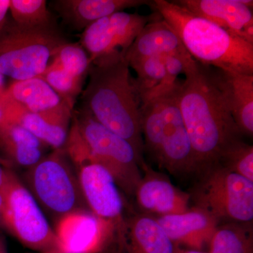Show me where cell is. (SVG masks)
Returning a JSON list of instances; mask_svg holds the SVG:
<instances>
[{"label": "cell", "mask_w": 253, "mask_h": 253, "mask_svg": "<svg viewBox=\"0 0 253 253\" xmlns=\"http://www.w3.org/2000/svg\"><path fill=\"white\" fill-rule=\"evenodd\" d=\"M177 86L178 103L194 153L196 172L219 163L241 133L231 115L220 71L193 59Z\"/></svg>", "instance_id": "6da1fadb"}, {"label": "cell", "mask_w": 253, "mask_h": 253, "mask_svg": "<svg viewBox=\"0 0 253 253\" xmlns=\"http://www.w3.org/2000/svg\"><path fill=\"white\" fill-rule=\"evenodd\" d=\"M124 56L117 53L91 63L83 107L100 124L130 143L143 158L140 101Z\"/></svg>", "instance_id": "7a4b0ae2"}, {"label": "cell", "mask_w": 253, "mask_h": 253, "mask_svg": "<svg viewBox=\"0 0 253 253\" xmlns=\"http://www.w3.org/2000/svg\"><path fill=\"white\" fill-rule=\"evenodd\" d=\"M149 4L175 31L195 61L224 72L253 74V44L173 1L154 0Z\"/></svg>", "instance_id": "3957f363"}, {"label": "cell", "mask_w": 253, "mask_h": 253, "mask_svg": "<svg viewBox=\"0 0 253 253\" xmlns=\"http://www.w3.org/2000/svg\"><path fill=\"white\" fill-rule=\"evenodd\" d=\"M178 84L171 90L141 104L140 123L144 150L160 167L174 175H186L196 172V169L178 103Z\"/></svg>", "instance_id": "277c9868"}, {"label": "cell", "mask_w": 253, "mask_h": 253, "mask_svg": "<svg viewBox=\"0 0 253 253\" xmlns=\"http://www.w3.org/2000/svg\"><path fill=\"white\" fill-rule=\"evenodd\" d=\"M21 180L43 212L54 222L76 211H89L76 168L64 147L53 150L28 168Z\"/></svg>", "instance_id": "5b68a950"}, {"label": "cell", "mask_w": 253, "mask_h": 253, "mask_svg": "<svg viewBox=\"0 0 253 253\" xmlns=\"http://www.w3.org/2000/svg\"><path fill=\"white\" fill-rule=\"evenodd\" d=\"M67 41L56 26H27L8 18L0 32V72L14 81L40 77Z\"/></svg>", "instance_id": "8992f818"}, {"label": "cell", "mask_w": 253, "mask_h": 253, "mask_svg": "<svg viewBox=\"0 0 253 253\" xmlns=\"http://www.w3.org/2000/svg\"><path fill=\"white\" fill-rule=\"evenodd\" d=\"M64 148L76 168L88 209L113 226L118 244L124 234L126 220L121 189L109 170L91 157L73 123Z\"/></svg>", "instance_id": "52a82bcc"}, {"label": "cell", "mask_w": 253, "mask_h": 253, "mask_svg": "<svg viewBox=\"0 0 253 253\" xmlns=\"http://www.w3.org/2000/svg\"><path fill=\"white\" fill-rule=\"evenodd\" d=\"M4 202V231L28 249L63 253L46 216L17 174L8 168L0 187Z\"/></svg>", "instance_id": "ba28073f"}, {"label": "cell", "mask_w": 253, "mask_h": 253, "mask_svg": "<svg viewBox=\"0 0 253 253\" xmlns=\"http://www.w3.org/2000/svg\"><path fill=\"white\" fill-rule=\"evenodd\" d=\"M72 122L93 159L109 170L120 189L134 196L144 161L130 143L100 124L84 108L73 113Z\"/></svg>", "instance_id": "9c48e42d"}, {"label": "cell", "mask_w": 253, "mask_h": 253, "mask_svg": "<svg viewBox=\"0 0 253 253\" xmlns=\"http://www.w3.org/2000/svg\"><path fill=\"white\" fill-rule=\"evenodd\" d=\"M191 193L195 207L221 221L253 223V182L219 165L201 173Z\"/></svg>", "instance_id": "30bf717a"}, {"label": "cell", "mask_w": 253, "mask_h": 253, "mask_svg": "<svg viewBox=\"0 0 253 253\" xmlns=\"http://www.w3.org/2000/svg\"><path fill=\"white\" fill-rule=\"evenodd\" d=\"M160 18L157 12L151 15L115 13L85 28L80 44L89 55L91 63L117 53L125 55L143 28Z\"/></svg>", "instance_id": "8fae6325"}, {"label": "cell", "mask_w": 253, "mask_h": 253, "mask_svg": "<svg viewBox=\"0 0 253 253\" xmlns=\"http://www.w3.org/2000/svg\"><path fill=\"white\" fill-rule=\"evenodd\" d=\"M63 253H113L117 233L88 210L68 214L54 223Z\"/></svg>", "instance_id": "7c38bea8"}, {"label": "cell", "mask_w": 253, "mask_h": 253, "mask_svg": "<svg viewBox=\"0 0 253 253\" xmlns=\"http://www.w3.org/2000/svg\"><path fill=\"white\" fill-rule=\"evenodd\" d=\"M141 181L134 197L139 208L154 217L180 214L190 209L191 195L173 185L164 174L155 172L144 162Z\"/></svg>", "instance_id": "4fadbf2b"}, {"label": "cell", "mask_w": 253, "mask_h": 253, "mask_svg": "<svg viewBox=\"0 0 253 253\" xmlns=\"http://www.w3.org/2000/svg\"><path fill=\"white\" fill-rule=\"evenodd\" d=\"M193 14L253 44L252 0L173 1Z\"/></svg>", "instance_id": "5bb4252c"}, {"label": "cell", "mask_w": 253, "mask_h": 253, "mask_svg": "<svg viewBox=\"0 0 253 253\" xmlns=\"http://www.w3.org/2000/svg\"><path fill=\"white\" fill-rule=\"evenodd\" d=\"M74 104L73 101L63 100L54 109L41 113L21 112L5 107L6 123H16L22 126L46 146L54 150L61 149L67 141Z\"/></svg>", "instance_id": "9a60e30c"}, {"label": "cell", "mask_w": 253, "mask_h": 253, "mask_svg": "<svg viewBox=\"0 0 253 253\" xmlns=\"http://www.w3.org/2000/svg\"><path fill=\"white\" fill-rule=\"evenodd\" d=\"M155 218L176 246H184L199 251L205 245H209L219 224L210 213L196 207L180 214Z\"/></svg>", "instance_id": "2e32d148"}, {"label": "cell", "mask_w": 253, "mask_h": 253, "mask_svg": "<svg viewBox=\"0 0 253 253\" xmlns=\"http://www.w3.org/2000/svg\"><path fill=\"white\" fill-rule=\"evenodd\" d=\"M176 248L156 218L143 213L126 219L124 234L113 253H174Z\"/></svg>", "instance_id": "e0dca14e"}, {"label": "cell", "mask_w": 253, "mask_h": 253, "mask_svg": "<svg viewBox=\"0 0 253 253\" xmlns=\"http://www.w3.org/2000/svg\"><path fill=\"white\" fill-rule=\"evenodd\" d=\"M166 56H191L175 31L161 17L143 28L124 56L129 63L144 58Z\"/></svg>", "instance_id": "ac0fdd59"}, {"label": "cell", "mask_w": 253, "mask_h": 253, "mask_svg": "<svg viewBox=\"0 0 253 253\" xmlns=\"http://www.w3.org/2000/svg\"><path fill=\"white\" fill-rule=\"evenodd\" d=\"M146 0H56L54 9L68 26L84 31L91 24L115 13L149 4Z\"/></svg>", "instance_id": "d6986e66"}, {"label": "cell", "mask_w": 253, "mask_h": 253, "mask_svg": "<svg viewBox=\"0 0 253 253\" xmlns=\"http://www.w3.org/2000/svg\"><path fill=\"white\" fill-rule=\"evenodd\" d=\"M63 100L44 80L37 77L13 82L6 86L1 101L8 109L41 113L54 109Z\"/></svg>", "instance_id": "ffe728a7"}, {"label": "cell", "mask_w": 253, "mask_h": 253, "mask_svg": "<svg viewBox=\"0 0 253 253\" xmlns=\"http://www.w3.org/2000/svg\"><path fill=\"white\" fill-rule=\"evenodd\" d=\"M220 71V70H219ZM223 88L240 132L253 134V74L220 71Z\"/></svg>", "instance_id": "44dd1931"}, {"label": "cell", "mask_w": 253, "mask_h": 253, "mask_svg": "<svg viewBox=\"0 0 253 253\" xmlns=\"http://www.w3.org/2000/svg\"><path fill=\"white\" fill-rule=\"evenodd\" d=\"M46 146L19 125L6 122L0 126V149L18 166L28 169L36 165L44 157Z\"/></svg>", "instance_id": "7402d4cb"}, {"label": "cell", "mask_w": 253, "mask_h": 253, "mask_svg": "<svg viewBox=\"0 0 253 253\" xmlns=\"http://www.w3.org/2000/svg\"><path fill=\"white\" fill-rule=\"evenodd\" d=\"M252 223L219 224L210 241L208 253H253Z\"/></svg>", "instance_id": "603a6c76"}, {"label": "cell", "mask_w": 253, "mask_h": 253, "mask_svg": "<svg viewBox=\"0 0 253 253\" xmlns=\"http://www.w3.org/2000/svg\"><path fill=\"white\" fill-rule=\"evenodd\" d=\"M136 73L133 84L140 104L147 101L166 76L164 57L153 56L128 63ZM141 105V104H140Z\"/></svg>", "instance_id": "cb8c5ba5"}, {"label": "cell", "mask_w": 253, "mask_h": 253, "mask_svg": "<svg viewBox=\"0 0 253 253\" xmlns=\"http://www.w3.org/2000/svg\"><path fill=\"white\" fill-rule=\"evenodd\" d=\"M9 13L14 22L23 26L55 25L45 0H9Z\"/></svg>", "instance_id": "d4e9b609"}, {"label": "cell", "mask_w": 253, "mask_h": 253, "mask_svg": "<svg viewBox=\"0 0 253 253\" xmlns=\"http://www.w3.org/2000/svg\"><path fill=\"white\" fill-rule=\"evenodd\" d=\"M53 62L75 77L84 81L88 76L91 61L80 43L66 42L60 46L52 58Z\"/></svg>", "instance_id": "484cf974"}, {"label": "cell", "mask_w": 253, "mask_h": 253, "mask_svg": "<svg viewBox=\"0 0 253 253\" xmlns=\"http://www.w3.org/2000/svg\"><path fill=\"white\" fill-rule=\"evenodd\" d=\"M61 99L75 102L81 92L84 81L75 77L51 61L44 72L40 76Z\"/></svg>", "instance_id": "4316f807"}, {"label": "cell", "mask_w": 253, "mask_h": 253, "mask_svg": "<svg viewBox=\"0 0 253 253\" xmlns=\"http://www.w3.org/2000/svg\"><path fill=\"white\" fill-rule=\"evenodd\" d=\"M217 165L253 182V146L239 139L226 150Z\"/></svg>", "instance_id": "83f0119b"}, {"label": "cell", "mask_w": 253, "mask_h": 253, "mask_svg": "<svg viewBox=\"0 0 253 253\" xmlns=\"http://www.w3.org/2000/svg\"><path fill=\"white\" fill-rule=\"evenodd\" d=\"M9 13V0H0V32L4 28Z\"/></svg>", "instance_id": "f1b7e54d"}, {"label": "cell", "mask_w": 253, "mask_h": 253, "mask_svg": "<svg viewBox=\"0 0 253 253\" xmlns=\"http://www.w3.org/2000/svg\"><path fill=\"white\" fill-rule=\"evenodd\" d=\"M0 253H9L6 236L1 231H0Z\"/></svg>", "instance_id": "f546056e"}, {"label": "cell", "mask_w": 253, "mask_h": 253, "mask_svg": "<svg viewBox=\"0 0 253 253\" xmlns=\"http://www.w3.org/2000/svg\"><path fill=\"white\" fill-rule=\"evenodd\" d=\"M3 211H4V202L2 196L0 194V231H4V220H3Z\"/></svg>", "instance_id": "4dcf8cb0"}, {"label": "cell", "mask_w": 253, "mask_h": 253, "mask_svg": "<svg viewBox=\"0 0 253 253\" xmlns=\"http://www.w3.org/2000/svg\"><path fill=\"white\" fill-rule=\"evenodd\" d=\"M6 109L2 101H0V126L6 123Z\"/></svg>", "instance_id": "1f68e13d"}, {"label": "cell", "mask_w": 253, "mask_h": 253, "mask_svg": "<svg viewBox=\"0 0 253 253\" xmlns=\"http://www.w3.org/2000/svg\"><path fill=\"white\" fill-rule=\"evenodd\" d=\"M208 253L204 252L202 251H199V250L183 249V248L176 246L175 253Z\"/></svg>", "instance_id": "d6a6232c"}, {"label": "cell", "mask_w": 253, "mask_h": 253, "mask_svg": "<svg viewBox=\"0 0 253 253\" xmlns=\"http://www.w3.org/2000/svg\"><path fill=\"white\" fill-rule=\"evenodd\" d=\"M4 77V75L0 72V101L2 99L6 89V86L5 85Z\"/></svg>", "instance_id": "836d02e7"}, {"label": "cell", "mask_w": 253, "mask_h": 253, "mask_svg": "<svg viewBox=\"0 0 253 253\" xmlns=\"http://www.w3.org/2000/svg\"><path fill=\"white\" fill-rule=\"evenodd\" d=\"M8 167L4 166L2 163H0V187L2 185L4 182L5 174H6V170Z\"/></svg>", "instance_id": "e575fe53"}, {"label": "cell", "mask_w": 253, "mask_h": 253, "mask_svg": "<svg viewBox=\"0 0 253 253\" xmlns=\"http://www.w3.org/2000/svg\"></svg>", "instance_id": "d590c367"}]
</instances>
